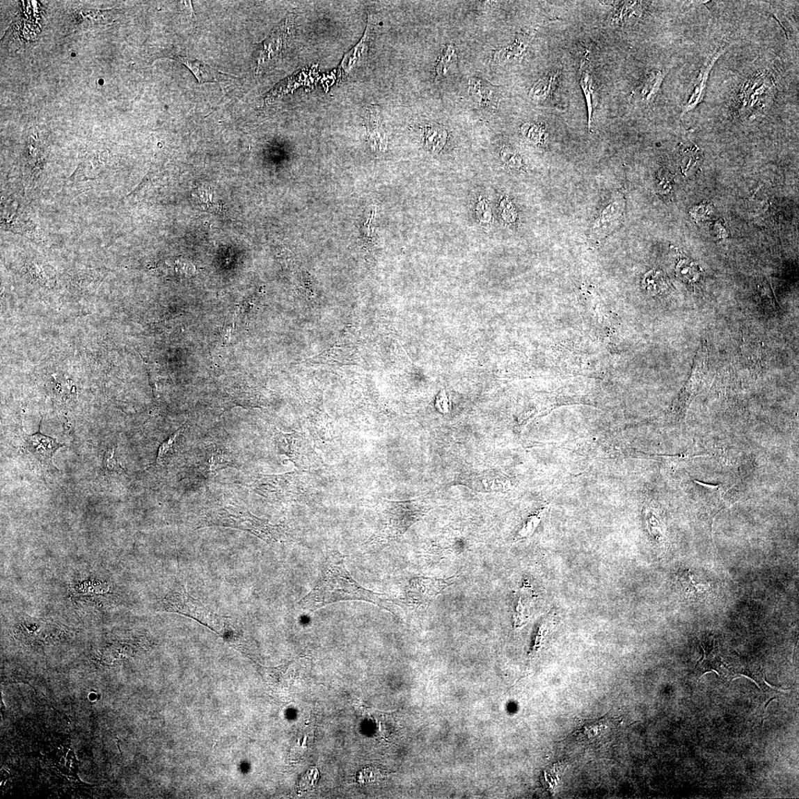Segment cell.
Instances as JSON below:
<instances>
[{"label": "cell", "mask_w": 799, "mask_h": 799, "mask_svg": "<svg viewBox=\"0 0 799 799\" xmlns=\"http://www.w3.org/2000/svg\"><path fill=\"white\" fill-rule=\"evenodd\" d=\"M345 556L338 550H327L322 571L313 590L299 603L304 612H313L340 601L367 602L398 615L397 605L386 594L364 589L348 572Z\"/></svg>", "instance_id": "cell-1"}, {"label": "cell", "mask_w": 799, "mask_h": 799, "mask_svg": "<svg viewBox=\"0 0 799 799\" xmlns=\"http://www.w3.org/2000/svg\"><path fill=\"white\" fill-rule=\"evenodd\" d=\"M214 525L249 532L268 544L283 542L286 537L284 525H273L248 510L231 505L216 504L206 511L203 526Z\"/></svg>", "instance_id": "cell-2"}, {"label": "cell", "mask_w": 799, "mask_h": 799, "mask_svg": "<svg viewBox=\"0 0 799 799\" xmlns=\"http://www.w3.org/2000/svg\"><path fill=\"white\" fill-rule=\"evenodd\" d=\"M424 511L416 502H388L383 512V525L363 545L364 549L373 551L395 541L416 523Z\"/></svg>", "instance_id": "cell-3"}, {"label": "cell", "mask_w": 799, "mask_h": 799, "mask_svg": "<svg viewBox=\"0 0 799 799\" xmlns=\"http://www.w3.org/2000/svg\"><path fill=\"white\" fill-rule=\"evenodd\" d=\"M309 481L300 472L281 475H260L255 478L253 490L272 503H292L301 502L308 496Z\"/></svg>", "instance_id": "cell-4"}, {"label": "cell", "mask_w": 799, "mask_h": 799, "mask_svg": "<svg viewBox=\"0 0 799 799\" xmlns=\"http://www.w3.org/2000/svg\"><path fill=\"white\" fill-rule=\"evenodd\" d=\"M164 609L169 612L182 615L187 617L194 619L199 624L220 633L219 628L226 631L225 638L237 630L234 622L229 617H221L210 612L197 599L187 594L184 590L173 591L168 594L163 601Z\"/></svg>", "instance_id": "cell-5"}, {"label": "cell", "mask_w": 799, "mask_h": 799, "mask_svg": "<svg viewBox=\"0 0 799 799\" xmlns=\"http://www.w3.org/2000/svg\"><path fill=\"white\" fill-rule=\"evenodd\" d=\"M293 17L288 16L258 44L253 54L252 67L256 75L267 72L286 51L292 36Z\"/></svg>", "instance_id": "cell-6"}, {"label": "cell", "mask_w": 799, "mask_h": 799, "mask_svg": "<svg viewBox=\"0 0 799 799\" xmlns=\"http://www.w3.org/2000/svg\"><path fill=\"white\" fill-rule=\"evenodd\" d=\"M274 440L279 453L301 470L308 469L315 461L316 454L305 434L276 431Z\"/></svg>", "instance_id": "cell-7"}, {"label": "cell", "mask_w": 799, "mask_h": 799, "mask_svg": "<svg viewBox=\"0 0 799 799\" xmlns=\"http://www.w3.org/2000/svg\"><path fill=\"white\" fill-rule=\"evenodd\" d=\"M459 578L454 575L448 578L420 577L411 580L406 590L408 602L417 608H427L448 587Z\"/></svg>", "instance_id": "cell-8"}, {"label": "cell", "mask_w": 799, "mask_h": 799, "mask_svg": "<svg viewBox=\"0 0 799 799\" xmlns=\"http://www.w3.org/2000/svg\"><path fill=\"white\" fill-rule=\"evenodd\" d=\"M708 367L709 348L704 342L697 351L690 378L674 404L673 412L677 418H684L692 400L699 391Z\"/></svg>", "instance_id": "cell-9"}, {"label": "cell", "mask_w": 799, "mask_h": 799, "mask_svg": "<svg viewBox=\"0 0 799 799\" xmlns=\"http://www.w3.org/2000/svg\"><path fill=\"white\" fill-rule=\"evenodd\" d=\"M40 429L33 434L22 432V438L24 441V448L41 466L48 468H55L53 464L54 456L58 450L65 448V443H61L54 438L47 436Z\"/></svg>", "instance_id": "cell-10"}, {"label": "cell", "mask_w": 799, "mask_h": 799, "mask_svg": "<svg viewBox=\"0 0 799 799\" xmlns=\"http://www.w3.org/2000/svg\"><path fill=\"white\" fill-rule=\"evenodd\" d=\"M235 466V461L224 446L211 444L204 450L196 462L198 472L205 477H212L221 470Z\"/></svg>", "instance_id": "cell-11"}, {"label": "cell", "mask_w": 799, "mask_h": 799, "mask_svg": "<svg viewBox=\"0 0 799 799\" xmlns=\"http://www.w3.org/2000/svg\"><path fill=\"white\" fill-rule=\"evenodd\" d=\"M580 84L583 91L589 113V128L592 132L594 125V115L598 103L594 81L592 74L590 52H586L583 57L580 68Z\"/></svg>", "instance_id": "cell-12"}, {"label": "cell", "mask_w": 799, "mask_h": 799, "mask_svg": "<svg viewBox=\"0 0 799 799\" xmlns=\"http://www.w3.org/2000/svg\"><path fill=\"white\" fill-rule=\"evenodd\" d=\"M535 601L536 594L533 587L528 583H524L514 593L513 619L515 629L523 628L530 620Z\"/></svg>", "instance_id": "cell-13"}, {"label": "cell", "mask_w": 799, "mask_h": 799, "mask_svg": "<svg viewBox=\"0 0 799 799\" xmlns=\"http://www.w3.org/2000/svg\"><path fill=\"white\" fill-rule=\"evenodd\" d=\"M640 2H615L614 8L608 19L610 27H624L640 17L642 5Z\"/></svg>", "instance_id": "cell-14"}, {"label": "cell", "mask_w": 799, "mask_h": 799, "mask_svg": "<svg viewBox=\"0 0 799 799\" xmlns=\"http://www.w3.org/2000/svg\"><path fill=\"white\" fill-rule=\"evenodd\" d=\"M624 208V200L616 199L603 211L601 217L594 223L593 233L598 238H603L617 226Z\"/></svg>", "instance_id": "cell-15"}, {"label": "cell", "mask_w": 799, "mask_h": 799, "mask_svg": "<svg viewBox=\"0 0 799 799\" xmlns=\"http://www.w3.org/2000/svg\"><path fill=\"white\" fill-rule=\"evenodd\" d=\"M367 116L369 143L372 150L383 151L387 145V139L382 127L379 108L371 106L367 111Z\"/></svg>", "instance_id": "cell-16"}, {"label": "cell", "mask_w": 799, "mask_h": 799, "mask_svg": "<svg viewBox=\"0 0 799 799\" xmlns=\"http://www.w3.org/2000/svg\"><path fill=\"white\" fill-rule=\"evenodd\" d=\"M534 33L519 34L514 43L497 52L496 58L498 63L506 64L521 58L532 40Z\"/></svg>", "instance_id": "cell-17"}, {"label": "cell", "mask_w": 799, "mask_h": 799, "mask_svg": "<svg viewBox=\"0 0 799 799\" xmlns=\"http://www.w3.org/2000/svg\"><path fill=\"white\" fill-rule=\"evenodd\" d=\"M180 61L191 70L199 84L216 82L222 73L207 64L189 56H179Z\"/></svg>", "instance_id": "cell-18"}, {"label": "cell", "mask_w": 799, "mask_h": 799, "mask_svg": "<svg viewBox=\"0 0 799 799\" xmlns=\"http://www.w3.org/2000/svg\"><path fill=\"white\" fill-rule=\"evenodd\" d=\"M559 72H551L536 82L530 93L535 101L546 100L554 92L559 79Z\"/></svg>", "instance_id": "cell-19"}, {"label": "cell", "mask_w": 799, "mask_h": 799, "mask_svg": "<svg viewBox=\"0 0 799 799\" xmlns=\"http://www.w3.org/2000/svg\"><path fill=\"white\" fill-rule=\"evenodd\" d=\"M370 23L369 22L366 33L364 34L361 41L355 47L354 49H352L345 56L342 61V68L344 70H345V72H349V70L354 69L357 65L360 63V62L362 61V58L365 57L364 56L367 55L370 42Z\"/></svg>", "instance_id": "cell-20"}, {"label": "cell", "mask_w": 799, "mask_h": 799, "mask_svg": "<svg viewBox=\"0 0 799 799\" xmlns=\"http://www.w3.org/2000/svg\"><path fill=\"white\" fill-rule=\"evenodd\" d=\"M448 132L441 125H432L426 128L425 145L432 154H438L448 141Z\"/></svg>", "instance_id": "cell-21"}, {"label": "cell", "mask_w": 799, "mask_h": 799, "mask_svg": "<svg viewBox=\"0 0 799 799\" xmlns=\"http://www.w3.org/2000/svg\"><path fill=\"white\" fill-rule=\"evenodd\" d=\"M555 625V614L552 610L539 619L537 627L535 644L531 653L532 656H535L537 651L541 649L548 634Z\"/></svg>", "instance_id": "cell-22"}, {"label": "cell", "mask_w": 799, "mask_h": 799, "mask_svg": "<svg viewBox=\"0 0 799 799\" xmlns=\"http://www.w3.org/2000/svg\"><path fill=\"white\" fill-rule=\"evenodd\" d=\"M187 428V422L181 427L177 431L175 432L171 437L166 441H164L159 446L158 454L157 457L156 464L158 466H164L168 464L172 454L174 452L175 448V443L180 439Z\"/></svg>", "instance_id": "cell-23"}, {"label": "cell", "mask_w": 799, "mask_h": 799, "mask_svg": "<svg viewBox=\"0 0 799 799\" xmlns=\"http://www.w3.org/2000/svg\"><path fill=\"white\" fill-rule=\"evenodd\" d=\"M643 286L649 292L656 295V294L665 292L667 287V280L664 274L661 271H651L646 274L644 280Z\"/></svg>", "instance_id": "cell-24"}, {"label": "cell", "mask_w": 799, "mask_h": 799, "mask_svg": "<svg viewBox=\"0 0 799 799\" xmlns=\"http://www.w3.org/2000/svg\"><path fill=\"white\" fill-rule=\"evenodd\" d=\"M522 132L525 138L535 144L541 145L546 142V129L541 125L525 124L522 127Z\"/></svg>", "instance_id": "cell-25"}, {"label": "cell", "mask_w": 799, "mask_h": 799, "mask_svg": "<svg viewBox=\"0 0 799 799\" xmlns=\"http://www.w3.org/2000/svg\"><path fill=\"white\" fill-rule=\"evenodd\" d=\"M470 90L473 89V97L480 104L489 103L493 95V90L491 87L484 86L479 79H472L470 81Z\"/></svg>", "instance_id": "cell-26"}, {"label": "cell", "mask_w": 799, "mask_h": 799, "mask_svg": "<svg viewBox=\"0 0 799 799\" xmlns=\"http://www.w3.org/2000/svg\"><path fill=\"white\" fill-rule=\"evenodd\" d=\"M102 466L105 471L109 473H116L122 474L124 473V468L119 463L116 456V448L115 446H109L106 450L104 451Z\"/></svg>", "instance_id": "cell-27"}, {"label": "cell", "mask_w": 799, "mask_h": 799, "mask_svg": "<svg viewBox=\"0 0 799 799\" xmlns=\"http://www.w3.org/2000/svg\"><path fill=\"white\" fill-rule=\"evenodd\" d=\"M647 521L649 532L655 539V541L658 544H660L664 547L663 546L665 545V536L664 534L663 525L659 519L657 518L654 512H651L648 513Z\"/></svg>", "instance_id": "cell-28"}, {"label": "cell", "mask_w": 799, "mask_h": 799, "mask_svg": "<svg viewBox=\"0 0 799 799\" xmlns=\"http://www.w3.org/2000/svg\"><path fill=\"white\" fill-rule=\"evenodd\" d=\"M457 63V55L455 54L454 49L450 46L448 49L443 52L442 57L439 61L437 68V73L438 77H444L449 72L450 68Z\"/></svg>", "instance_id": "cell-29"}, {"label": "cell", "mask_w": 799, "mask_h": 799, "mask_svg": "<svg viewBox=\"0 0 799 799\" xmlns=\"http://www.w3.org/2000/svg\"><path fill=\"white\" fill-rule=\"evenodd\" d=\"M501 159L506 166L512 169L519 170L523 167L521 157L515 150L510 148H504L501 150Z\"/></svg>", "instance_id": "cell-30"}, {"label": "cell", "mask_w": 799, "mask_h": 799, "mask_svg": "<svg viewBox=\"0 0 799 799\" xmlns=\"http://www.w3.org/2000/svg\"><path fill=\"white\" fill-rule=\"evenodd\" d=\"M477 219L481 226L486 228L491 226L493 221L492 211L485 199L481 198L476 207Z\"/></svg>", "instance_id": "cell-31"}, {"label": "cell", "mask_w": 799, "mask_h": 799, "mask_svg": "<svg viewBox=\"0 0 799 799\" xmlns=\"http://www.w3.org/2000/svg\"><path fill=\"white\" fill-rule=\"evenodd\" d=\"M661 79L660 72H652L649 77L646 79L642 88V94L646 99H649L652 94L655 93L656 88L660 84Z\"/></svg>", "instance_id": "cell-32"}, {"label": "cell", "mask_w": 799, "mask_h": 799, "mask_svg": "<svg viewBox=\"0 0 799 799\" xmlns=\"http://www.w3.org/2000/svg\"><path fill=\"white\" fill-rule=\"evenodd\" d=\"M543 512H539L535 514L525 522L521 528L518 535V539L530 537L535 530L540 520H541Z\"/></svg>", "instance_id": "cell-33"}, {"label": "cell", "mask_w": 799, "mask_h": 799, "mask_svg": "<svg viewBox=\"0 0 799 799\" xmlns=\"http://www.w3.org/2000/svg\"><path fill=\"white\" fill-rule=\"evenodd\" d=\"M437 406L438 409H439L441 413H446L449 412V401L445 393H441L438 397Z\"/></svg>", "instance_id": "cell-34"}]
</instances>
